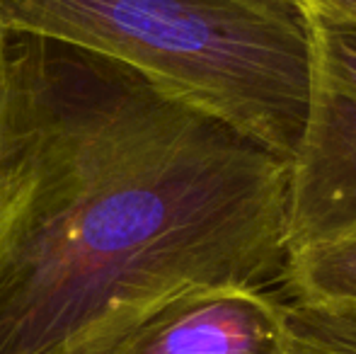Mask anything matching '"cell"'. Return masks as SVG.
<instances>
[{"instance_id":"obj_1","label":"cell","mask_w":356,"mask_h":354,"mask_svg":"<svg viewBox=\"0 0 356 354\" xmlns=\"http://www.w3.org/2000/svg\"><path fill=\"white\" fill-rule=\"evenodd\" d=\"M289 161L83 49L0 34V354H61L109 306L277 289Z\"/></svg>"},{"instance_id":"obj_2","label":"cell","mask_w":356,"mask_h":354,"mask_svg":"<svg viewBox=\"0 0 356 354\" xmlns=\"http://www.w3.org/2000/svg\"><path fill=\"white\" fill-rule=\"evenodd\" d=\"M0 34L122 63L284 161L298 146L308 99L300 0H0Z\"/></svg>"},{"instance_id":"obj_3","label":"cell","mask_w":356,"mask_h":354,"mask_svg":"<svg viewBox=\"0 0 356 354\" xmlns=\"http://www.w3.org/2000/svg\"><path fill=\"white\" fill-rule=\"evenodd\" d=\"M61 354H305L277 289L184 284L109 306Z\"/></svg>"},{"instance_id":"obj_4","label":"cell","mask_w":356,"mask_h":354,"mask_svg":"<svg viewBox=\"0 0 356 354\" xmlns=\"http://www.w3.org/2000/svg\"><path fill=\"white\" fill-rule=\"evenodd\" d=\"M308 24V99L289 161L286 238L356 233V22L300 0Z\"/></svg>"},{"instance_id":"obj_5","label":"cell","mask_w":356,"mask_h":354,"mask_svg":"<svg viewBox=\"0 0 356 354\" xmlns=\"http://www.w3.org/2000/svg\"><path fill=\"white\" fill-rule=\"evenodd\" d=\"M279 293L305 316L356 325V233L291 248Z\"/></svg>"},{"instance_id":"obj_6","label":"cell","mask_w":356,"mask_h":354,"mask_svg":"<svg viewBox=\"0 0 356 354\" xmlns=\"http://www.w3.org/2000/svg\"><path fill=\"white\" fill-rule=\"evenodd\" d=\"M308 3H318V5H323V8L332 10V13L356 22V0H308Z\"/></svg>"}]
</instances>
